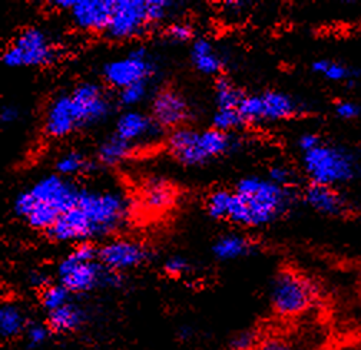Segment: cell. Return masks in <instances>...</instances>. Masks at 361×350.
Here are the masks:
<instances>
[{
	"instance_id": "cell-1",
	"label": "cell",
	"mask_w": 361,
	"mask_h": 350,
	"mask_svg": "<svg viewBox=\"0 0 361 350\" xmlns=\"http://www.w3.org/2000/svg\"><path fill=\"white\" fill-rule=\"evenodd\" d=\"M130 204L118 190L82 187L72 210L44 233L51 241L80 244L106 239L122 229L128 220Z\"/></svg>"
},
{
	"instance_id": "cell-2",
	"label": "cell",
	"mask_w": 361,
	"mask_h": 350,
	"mask_svg": "<svg viewBox=\"0 0 361 350\" xmlns=\"http://www.w3.org/2000/svg\"><path fill=\"white\" fill-rule=\"evenodd\" d=\"M298 198L297 188L277 186L268 177L248 175L233 188L227 222L247 229L267 227L284 218Z\"/></svg>"
},
{
	"instance_id": "cell-3",
	"label": "cell",
	"mask_w": 361,
	"mask_h": 350,
	"mask_svg": "<svg viewBox=\"0 0 361 350\" xmlns=\"http://www.w3.org/2000/svg\"><path fill=\"white\" fill-rule=\"evenodd\" d=\"M80 190L73 180L56 172L43 175L15 197L13 212L30 229L47 233L75 207Z\"/></svg>"
},
{
	"instance_id": "cell-4",
	"label": "cell",
	"mask_w": 361,
	"mask_h": 350,
	"mask_svg": "<svg viewBox=\"0 0 361 350\" xmlns=\"http://www.w3.org/2000/svg\"><path fill=\"white\" fill-rule=\"evenodd\" d=\"M301 169L311 184L343 190L361 181V150L324 138L319 147L301 154Z\"/></svg>"
},
{
	"instance_id": "cell-5",
	"label": "cell",
	"mask_w": 361,
	"mask_h": 350,
	"mask_svg": "<svg viewBox=\"0 0 361 350\" xmlns=\"http://www.w3.org/2000/svg\"><path fill=\"white\" fill-rule=\"evenodd\" d=\"M166 148L180 165L201 167L238 150L240 140L235 134L222 133L215 128L195 129L185 125L171 131Z\"/></svg>"
},
{
	"instance_id": "cell-6",
	"label": "cell",
	"mask_w": 361,
	"mask_h": 350,
	"mask_svg": "<svg viewBox=\"0 0 361 350\" xmlns=\"http://www.w3.org/2000/svg\"><path fill=\"white\" fill-rule=\"evenodd\" d=\"M58 283L72 294L92 291L98 287H119L122 274L111 272L99 261V246L87 241L76 244L56 267Z\"/></svg>"
},
{
	"instance_id": "cell-7",
	"label": "cell",
	"mask_w": 361,
	"mask_h": 350,
	"mask_svg": "<svg viewBox=\"0 0 361 350\" xmlns=\"http://www.w3.org/2000/svg\"><path fill=\"white\" fill-rule=\"evenodd\" d=\"M175 6L168 0H115L105 36L114 42L140 39L157 25L165 22Z\"/></svg>"
},
{
	"instance_id": "cell-8",
	"label": "cell",
	"mask_w": 361,
	"mask_h": 350,
	"mask_svg": "<svg viewBox=\"0 0 361 350\" xmlns=\"http://www.w3.org/2000/svg\"><path fill=\"white\" fill-rule=\"evenodd\" d=\"M319 297V287L305 274L281 270L271 283L269 301L273 310L281 318H297L308 312Z\"/></svg>"
},
{
	"instance_id": "cell-9",
	"label": "cell",
	"mask_w": 361,
	"mask_h": 350,
	"mask_svg": "<svg viewBox=\"0 0 361 350\" xmlns=\"http://www.w3.org/2000/svg\"><path fill=\"white\" fill-rule=\"evenodd\" d=\"M58 59V45L47 30L37 26L20 30L2 54L4 65L12 69L51 66Z\"/></svg>"
},
{
	"instance_id": "cell-10",
	"label": "cell",
	"mask_w": 361,
	"mask_h": 350,
	"mask_svg": "<svg viewBox=\"0 0 361 350\" xmlns=\"http://www.w3.org/2000/svg\"><path fill=\"white\" fill-rule=\"evenodd\" d=\"M308 107L297 97L277 90L247 95L240 107L245 123L281 122L298 118L307 112Z\"/></svg>"
},
{
	"instance_id": "cell-11",
	"label": "cell",
	"mask_w": 361,
	"mask_h": 350,
	"mask_svg": "<svg viewBox=\"0 0 361 350\" xmlns=\"http://www.w3.org/2000/svg\"><path fill=\"white\" fill-rule=\"evenodd\" d=\"M157 72L158 66L149 51L138 45L125 56L106 62L102 68V78L106 86L119 92L133 83L151 82Z\"/></svg>"
},
{
	"instance_id": "cell-12",
	"label": "cell",
	"mask_w": 361,
	"mask_h": 350,
	"mask_svg": "<svg viewBox=\"0 0 361 350\" xmlns=\"http://www.w3.org/2000/svg\"><path fill=\"white\" fill-rule=\"evenodd\" d=\"M69 98L79 131L102 123L114 111L105 86L98 82H79L69 91Z\"/></svg>"
},
{
	"instance_id": "cell-13",
	"label": "cell",
	"mask_w": 361,
	"mask_h": 350,
	"mask_svg": "<svg viewBox=\"0 0 361 350\" xmlns=\"http://www.w3.org/2000/svg\"><path fill=\"white\" fill-rule=\"evenodd\" d=\"M149 257L151 250L137 240L116 237L99 246V261L106 269L119 274L141 267Z\"/></svg>"
},
{
	"instance_id": "cell-14",
	"label": "cell",
	"mask_w": 361,
	"mask_h": 350,
	"mask_svg": "<svg viewBox=\"0 0 361 350\" xmlns=\"http://www.w3.org/2000/svg\"><path fill=\"white\" fill-rule=\"evenodd\" d=\"M300 200L315 214L329 218H345L355 212L351 200L334 187L307 183L300 191Z\"/></svg>"
},
{
	"instance_id": "cell-15",
	"label": "cell",
	"mask_w": 361,
	"mask_h": 350,
	"mask_svg": "<svg viewBox=\"0 0 361 350\" xmlns=\"http://www.w3.org/2000/svg\"><path fill=\"white\" fill-rule=\"evenodd\" d=\"M151 116L162 129L185 126L191 118L190 102L180 92L166 88L152 97Z\"/></svg>"
},
{
	"instance_id": "cell-16",
	"label": "cell",
	"mask_w": 361,
	"mask_h": 350,
	"mask_svg": "<svg viewBox=\"0 0 361 350\" xmlns=\"http://www.w3.org/2000/svg\"><path fill=\"white\" fill-rule=\"evenodd\" d=\"M115 0H72L68 11L73 26L87 33H104L106 32Z\"/></svg>"
},
{
	"instance_id": "cell-17",
	"label": "cell",
	"mask_w": 361,
	"mask_h": 350,
	"mask_svg": "<svg viewBox=\"0 0 361 350\" xmlns=\"http://www.w3.org/2000/svg\"><path fill=\"white\" fill-rule=\"evenodd\" d=\"M114 134L138 147L141 143H149L161 137L162 128L154 121L151 114L148 115L138 109H126L116 118Z\"/></svg>"
},
{
	"instance_id": "cell-18",
	"label": "cell",
	"mask_w": 361,
	"mask_h": 350,
	"mask_svg": "<svg viewBox=\"0 0 361 350\" xmlns=\"http://www.w3.org/2000/svg\"><path fill=\"white\" fill-rule=\"evenodd\" d=\"M43 133L54 140L66 138L78 133V123L72 112L69 92L56 94L43 114Z\"/></svg>"
},
{
	"instance_id": "cell-19",
	"label": "cell",
	"mask_w": 361,
	"mask_h": 350,
	"mask_svg": "<svg viewBox=\"0 0 361 350\" xmlns=\"http://www.w3.org/2000/svg\"><path fill=\"white\" fill-rule=\"evenodd\" d=\"M310 69L324 80L345 88H357L361 83V68L345 61L319 58L311 62Z\"/></svg>"
},
{
	"instance_id": "cell-20",
	"label": "cell",
	"mask_w": 361,
	"mask_h": 350,
	"mask_svg": "<svg viewBox=\"0 0 361 350\" xmlns=\"http://www.w3.org/2000/svg\"><path fill=\"white\" fill-rule=\"evenodd\" d=\"M191 64L197 72L205 76H222L225 59L216 51L214 43L205 37H195L190 48Z\"/></svg>"
},
{
	"instance_id": "cell-21",
	"label": "cell",
	"mask_w": 361,
	"mask_h": 350,
	"mask_svg": "<svg viewBox=\"0 0 361 350\" xmlns=\"http://www.w3.org/2000/svg\"><path fill=\"white\" fill-rule=\"evenodd\" d=\"M176 198V193L168 181L162 179L148 180L141 190L142 207L154 214H162L172 208Z\"/></svg>"
},
{
	"instance_id": "cell-22",
	"label": "cell",
	"mask_w": 361,
	"mask_h": 350,
	"mask_svg": "<svg viewBox=\"0 0 361 350\" xmlns=\"http://www.w3.org/2000/svg\"><path fill=\"white\" fill-rule=\"evenodd\" d=\"M211 251L219 261H234L250 255L254 251V243L243 234L228 233L214 241Z\"/></svg>"
},
{
	"instance_id": "cell-23",
	"label": "cell",
	"mask_w": 361,
	"mask_h": 350,
	"mask_svg": "<svg viewBox=\"0 0 361 350\" xmlns=\"http://www.w3.org/2000/svg\"><path fill=\"white\" fill-rule=\"evenodd\" d=\"M86 320L85 310L75 301L65 304L63 308L48 313V327L52 333H72L78 330Z\"/></svg>"
},
{
	"instance_id": "cell-24",
	"label": "cell",
	"mask_w": 361,
	"mask_h": 350,
	"mask_svg": "<svg viewBox=\"0 0 361 350\" xmlns=\"http://www.w3.org/2000/svg\"><path fill=\"white\" fill-rule=\"evenodd\" d=\"M135 150H137V147L126 143L125 140L119 138L112 133L98 145L97 161L104 167L112 168L126 161Z\"/></svg>"
},
{
	"instance_id": "cell-25",
	"label": "cell",
	"mask_w": 361,
	"mask_h": 350,
	"mask_svg": "<svg viewBox=\"0 0 361 350\" xmlns=\"http://www.w3.org/2000/svg\"><path fill=\"white\" fill-rule=\"evenodd\" d=\"M97 165H98V161L90 159L86 154L80 151L71 150L61 154L55 159V172L62 175V177L73 180V177H76V175H82L95 169Z\"/></svg>"
},
{
	"instance_id": "cell-26",
	"label": "cell",
	"mask_w": 361,
	"mask_h": 350,
	"mask_svg": "<svg viewBox=\"0 0 361 350\" xmlns=\"http://www.w3.org/2000/svg\"><path fill=\"white\" fill-rule=\"evenodd\" d=\"M27 318L19 304L13 301H5L0 309V332L5 339H15L26 329Z\"/></svg>"
},
{
	"instance_id": "cell-27",
	"label": "cell",
	"mask_w": 361,
	"mask_h": 350,
	"mask_svg": "<svg viewBox=\"0 0 361 350\" xmlns=\"http://www.w3.org/2000/svg\"><path fill=\"white\" fill-rule=\"evenodd\" d=\"M245 97L247 94L233 80L227 79L225 76H219L215 79V109H240Z\"/></svg>"
},
{
	"instance_id": "cell-28",
	"label": "cell",
	"mask_w": 361,
	"mask_h": 350,
	"mask_svg": "<svg viewBox=\"0 0 361 350\" xmlns=\"http://www.w3.org/2000/svg\"><path fill=\"white\" fill-rule=\"evenodd\" d=\"M233 190L227 188H218L208 194L205 201V211L207 214L218 222H227L230 205H231Z\"/></svg>"
},
{
	"instance_id": "cell-29",
	"label": "cell",
	"mask_w": 361,
	"mask_h": 350,
	"mask_svg": "<svg viewBox=\"0 0 361 350\" xmlns=\"http://www.w3.org/2000/svg\"><path fill=\"white\" fill-rule=\"evenodd\" d=\"M72 293L62 286L61 283H51L48 287H44L40 293V304L42 308L48 313H52L65 304L72 301Z\"/></svg>"
},
{
	"instance_id": "cell-30",
	"label": "cell",
	"mask_w": 361,
	"mask_h": 350,
	"mask_svg": "<svg viewBox=\"0 0 361 350\" xmlns=\"http://www.w3.org/2000/svg\"><path fill=\"white\" fill-rule=\"evenodd\" d=\"M245 125L247 123L240 109H215L211 119V128L228 134H235V131L244 128Z\"/></svg>"
},
{
	"instance_id": "cell-31",
	"label": "cell",
	"mask_w": 361,
	"mask_h": 350,
	"mask_svg": "<svg viewBox=\"0 0 361 350\" xmlns=\"http://www.w3.org/2000/svg\"><path fill=\"white\" fill-rule=\"evenodd\" d=\"M151 95V82L133 83L118 92V104L126 109H135Z\"/></svg>"
},
{
	"instance_id": "cell-32",
	"label": "cell",
	"mask_w": 361,
	"mask_h": 350,
	"mask_svg": "<svg viewBox=\"0 0 361 350\" xmlns=\"http://www.w3.org/2000/svg\"><path fill=\"white\" fill-rule=\"evenodd\" d=\"M333 114L343 122L361 121V101L355 98H340L333 102Z\"/></svg>"
},
{
	"instance_id": "cell-33",
	"label": "cell",
	"mask_w": 361,
	"mask_h": 350,
	"mask_svg": "<svg viewBox=\"0 0 361 350\" xmlns=\"http://www.w3.org/2000/svg\"><path fill=\"white\" fill-rule=\"evenodd\" d=\"M267 177L277 186H281L286 188H297L298 174L290 165H284V164L273 165L268 169Z\"/></svg>"
},
{
	"instance_id": "cell-34",
	"label": "cell",
	"mask_w": 361,
	"mask_h": 350,
	"mask_svg": "<svg viewBox=\"0 0 361 350\" xmlns=\"http://www.w3.org/2000/svg\"><path fill=\"white\" fill-rule=\"evenodd\" d=\"M165 37L173 43H188L195 40L194 29L185 22H172L165 28Z\"/></svg>"
},
{
	"instance_id": "cell-35",
	"label": "cell",
	"mask_w": 361,
	"mask_h": 350,
	"mask_svg": "<svg viewBox=\"0 0 361 350\" xmlns=\"http://www.w3.org/2000/svg\"><path fill=\"white\" fill-rule=\"evenodd\" d=\"M164 272L171 277H179L190 272L191 262L187 257L180 254H172L164 261Z\"/></svg>"
},
{
	"instance_id": "cell-36",
	"label": "cell",
	"mask_w": 361,
	"mask_h": 350,
	"mask_svg": "<svg viewBox=\"0 0 361 350\" xmlns=\"http://www.w3.org/2000/svg\"><path fill=\"white\" fill-rule=\"evenodd\" d=\"M26 339H27V343L32 346V347H37V346H42L44 342H47L51 336V329L48 327V325H39V323H35V325H29V327L26 329Z\"/></svg>"
},
{
	"instance_id": "cell-37",
	"label": "cell",
	"mask_w": 361,
	"mask_h": 350,
	"mask_svg": "<svg viewBox=\"0 0 361 350\" xmlns=\"http://www.w3.org/2000/svg\"><path fill=\"white\" fill-rule=\"evenodd\" d=\"M258 344H259L258 334L254 330H247V332H241L233 337V340L230 343V349L231 350H252Z\"/></svg>"
},
{
	"instance_id": "cell-38",
	"label": "cell",
	"mask_w": 361,
	"mask_h": 350,
	"mask_svg": "<svg viewBox=\"0 0 361 350\" xmlns=\"http://www.w3.org/2000/svg\"><path fill=\"white\" fill-rule=\"evenodd\" d=\"M324 137L319 133H314V131H307V133H302L297 137L295 145L297 150L300 151V154H305L311 150H314L315 147H319L323 143Z\"/></svg>"
},
{
	"instance_id": "cell-39",
	"label": "cell",
	"mask_w": 361,
	"mask_h": 350,
	"mask_svg": "<svg viewBox=\"0 0 361 350\" xmlns=\"http://www.w3.org/2000/svg\"><path fill=\"white\" fill-rule=\"evenodd\" d=\"M19 118H20V109L16 105L8 104L2 107V111H0V121H2L4 125L15 123Z\"/></svg>"
},
{
	"instance_id": "cell-40",
	"label": "cell",
	"mask_w": 361,
	"mask_h": 350,
	"mask_svg": "<svg viewBox=\"0 0 361 350\" xmlns=\"http://www.w3.org/2000/svg\"><path fill=\"white\" fill-rule=\"evenodd\" d=\"M252 350H293L291 346L288 343H286L284 340L280 339H269L265 340L262 343H259L257 347H254Z\"/></svg>"
},
{
	"instance_id": "cell-41",
	"label": "cell",
	"mask_w": 361,
	"mask_h": 350,
	"mask_svg": "<svg viewBox=\"0 0 361 350\" xmlns=\"http://www.w3.org/2000/svg\"><path fill=\"white\" fill-rule=\"evenodd\" d=\"M30 283H32V286H35V287H37V289H42V290L51 284V283L48 282L47 274L37 273V272H35V273L30 276Z\"/></svg>"
}]
</instances>
